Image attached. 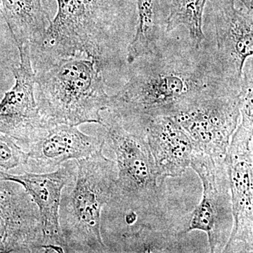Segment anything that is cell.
Segmentation results:
<instances>
[{"instance_id":"6da1fadb","label":"cell","mask_w":253,"mask_h":253,"mask_svg":"<svg viewBox=\"0 0 253 253\" xmlns=\"http://www.w3.org/2000/svg\"><path fill=\"white\" fill-rule=\"evenodd\" d=\"M183 52L158 48L134 71L116 94L109 109L123 126L145 123L158 116L174 117L200 99L241 85L223 72L215 52L192 45Z\"/></svg>"},{"instance_id":"7a4b0ae2","label":"cell","mask_w":253,"mask_h":253,"mask_svg":"<svg viewBox=\"0 0 253 253\" xmlns=\"http://www.w3.org/2000/svg\"><path fill=\"white\" fill-rule=\"evenodd\" d=\"M57 12L41 53L92 59L101 70L127 47L136 23V0H56Z\"/></svg>"},{"instance_id":"3957f363","label":"cell","mask_w":253,"mask_h":253,"mask_svg":"<svg viewBox=\"0 0 253 253\" xmlns=\"http://www.w3.org/2000/svg\"><path fill=\"white\" fill-rule=\"evenodd\" d=\"M36 100L48 122L80 126L101 125V113L109 109L102 70L84 57L32 56Z\"/></svg>"},{"instance_id":"277c9868","label":"cell","mask_w":253,"mask_h":253,"mask_svg":"<svg viewBox=\"0 0 253 253\" xmlns=\"http://www.w3.org/2000/svg\"><path fill=\"white\" fill-rule=\"evenodd\" d=\"M74 182L62 194L60 225L68 253H106L101 212L112 199L117 168L102 151L79 160Z\"/></svg>"},{"instance_id":"5b68a950","label":"cell","mask_w":253,"mask_h":253,"mask_svg":"<svg viewBox=\"0 0 253 253\" xmlns=\"http://www.w3.org/2000/svg\"><path fill=\"white\" fill-rule=\"evenodd\" d=\"M101 126L116 156L117 177L108 206L126 212H149L159 201L160 184L144 133L132 132L109 112Z\"/></svg>"},{"instance_id":"8992f818","label":"cell","mask_w":253,"mask_h":253,"mask_svg":"<svg viewBox=\"0 0 253 253\" xmlns=\"http://www.w3.org/2000/svg\"><path fill=\"white\" fill-rule=\"evenodd\" d=\"M230 186L232 226L222 252L252 253L253 247V118L243 116L225 156Z\"/></svg>"},{"instance_id":"52a82bcc","label":"cell","mask_w":253,"mask_h":253,"mask_svg":"<svg viewBox=\"0 0 253 253\" xmlns=\"http://www.w3.org/2000/svg\"><path fill=\"white\" fill-rule=\"evenodd\" d=\"M241 85L206 96L173 117L186 131L194 151L225 157L240 121Z\"/></svg>"},{"instance_id":"ba28073f","label":"cell","mask_w":253,"mask_h":253,"mask_svg":"<svg viewBox=\"0 0 253 253\" xmlns=\"http://www.w3.org/2000/svg\"><path fill=\"white\" fill-rule=\"evenodd\" d=\"M191 166L203 184V198L190 217L189 226L180 232L204 231L211 253L224 249L233 222L229 174L224 158H214L193 151Z\"/></svg>"},{"instance_id":"9c48e42d","label":"cell","mask_w":253,"mask_h":253,"mask_svg":"<svg viewBox=\"0 0 253 253\" xmlns=\"http://www.w3.org/2000/svg\"><path fill=\"white\" fill-rule=\"evenodd\" d=\"M215 28V54L225 76L241 83L253 54V6L248 0H208Z\"/></svg>"},{"instance_id":"30bf717a","label":"cell","mask_w":253,"mask_h":253,"mask_svg":"<svg viewBox=\"0 0 253 253\" xmlns=\"http://www.w3.org/2000/svg\"><path fill=\"white\" fill-rule=\"evenodd\" d=\"M76 172V161H68L49 172L25 171L14 174L0 170L1 180L21 184L36 205L45 240V253H68L60 225V205L64 188L74 182Z\"/></svg>"},{"instance_id":"8fae6325","label":"cell","mask_w":253,"mask_h":253,"mask_svg":"<svg viewBox=\"0 0 253 253\" xmlns=\"http://www.w3.org/2000/svg\"><path fill=\"white\" fill-rule=\"evenodd\" d=\"M39 211L26 189L0 179V253H45Z\"/></svg>"},{"instance_id":"7c38bea8","label":"cell","mask_w":253,"mask_h":253,"mask_svg":"<svg viewBox=\"0 0 253 253\" xmlns=\"http://www.w3.org/2000/svg\"><path fill=\"white\" fill-rule=\"evenodd\" d=\"M106 138L88 135L78 126L48 122L24 148L27 172H52L63 163L79 161L104 149Z\"/></svg>"},{"instance_id":"4fadbf2b","label":"cell","mask_w":253,"mask_h":253,"mask_svg":"<svg viewBox=\"0 0 253 253\" xmlns=\"http://www.w3.org/2000/svg\"><path fill=\"white\" fill-rule=\"evenodd\" d=\"M19 56V66L12 68L14 86L0 101V132L12 137L24 149L47 121L37 102L31 55Z\"/></svg>"},{"instance_id":"5bb4252c","label":"cell","mask_w":253,"mask_h":253,"mask_svg":"<svg viewBox=\"0 0 253 253\" xmlns=\"http://www.w3.org/2000/svg\"><path fill=\"white\" fill-rule=\"evenodd\" d=\"M143 127L160 184H164L168 177L182 175L191 166L194 147L180 125L170 116H158Z\"/></svg>"},{"instance_id":"9a60e30c","label":"cell","mask_w":253,"mask_h":253,"mask_svg":"<svg viewBox=\"0 0 253 253\" xmlns=\"http://www.w3.org/2000/svg\"><path fill=\"white\" fill-rule=\"evenodd\" d=\"M4 17L19 55L41 50L51 20L48 0H0Z\"/></svg>"},{"instance_id":"2e32d148","label":"cell","mask_w":253,"mask_h":253,"mask_svg":"<svg viewBox=\"0 0 253 253\" xmlns=\"http://www.w3.org/2000/svg\"><path fill=\"white\" fill-rule=\"evenodd\" d=\"M171 0H136V23L134 36L126 48L129 64L158 51V23L163 9H169Z\"/></svg>"},{"instance_id":"e0dca14e","label":"cell","mask_w":253,"mask_h":253,"mask_svg":"<svg viewBox=\"0 0 253 253\" xmlns=\"http://www.w3.org/2000/svg\"><path fill=\"white\" fill-rule=\"evenodd\" d=\"M184 234L161 230L150 224H141L136 231L122 236L123 252L181 253Z\"/></svg>"},{"instance_id":"ac0fdd59","label":"cell","mask_w":253,"mask_h":253,"mask_svg":"<svg viewBox=\"0 0 253 253\" xmlns=\"http://www.w3.org/2000/svg\"><path fill=\"white\" fill-rule=\"evenodd\" d=\"M207 2L208 0H171L166 32L184 26L189 32L191 45L197 49L202 47L206 40L203 23Z\"/></svg>"},{"instance_id":"d6986e66","label":"cell","mask_w":253,"mask_h":253,"mask_svg":"<svg viewBox=\"0 0 253 253\" xmlns=\"http://www.w3.org/2000/svg\"><path fill=\"white\" fill-rule=\"evenodd\" d=\"M27 153L17 141L0 132V170L9 171L27 163Z\"/></svg>"}]
</instances>
